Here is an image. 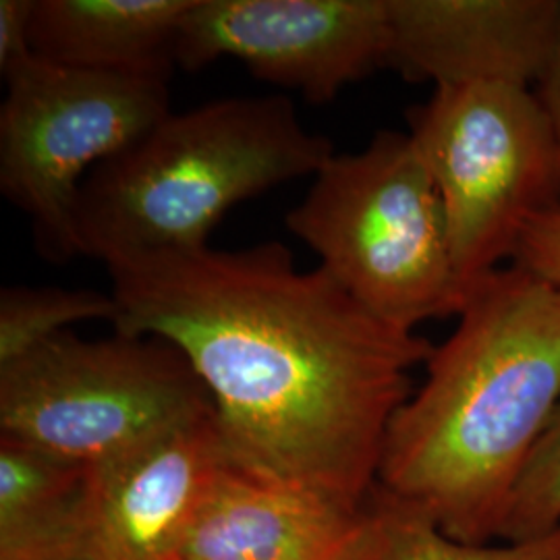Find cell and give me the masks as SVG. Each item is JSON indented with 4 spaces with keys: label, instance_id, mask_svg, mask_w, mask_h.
Returning <instances> with one entry per match:
<instances>
[{
    "label": "cell",
    "instance_id": "15",
    "mask_svg": "<svg viewBox=\"0 0 560 560\" xmlns=\"http://www.w3.org/2000/svg\"><path fill=\"white\" fill-rule=\"evenodd\" d=\"M113 293L55 287H4L0 291V365L83 320L115 322Z\"/></svg>",
    "mask_w": 560,
    "mask_h": 560
},
{
    "label": "cell",
    "instance_id": "9",
    "mask_svg": "<svg viewBox=\"0 0 560 560\" xmlns=\"http://www.w3.org/2000/svg\"><path fill=\"white\" fill-rule=\"evenodd\" d=\"M229 457L217 413L88 469L62 560H173Z\"/></svg>",
    "mask_w": 560,
    "mask_h": 560
},
{
    "label": "cell",
    "instance_id": "18",
    "mask_svg": "<svg viewBox=\"0 0 560 560\" xmlns=\"http://www.w3.org/2000/svg\"><path fill=\"white\" fill-rule=\"evenodd\" d=\"M36 0H0V71L34 57L32 20Z\"/></svg>",
    "mask_w": 560,
    "mask_h": 560
},
{
    "label": "cell",
    "instance_id": "11",
    "mask_svg": "<svg viewBox=\"0 0 560 560\" xmlns=\"http://www.w3.org/2000/svg\"><path fill=\"white\" fill-rule=\"evenodd\" d=\"M374 532V504L345 511L229 463L191 521L179 559L365 560Z\"/></svg>",
    "mask_w": 560,
    "mask_h": 560
},
{
    "label": "cell",
    "instance_id": "13",
    "mask_svg": "<svg viewBox=\"0 0 560 560\" xmlns=\"http://www.w3.org/2000/svg\"><path fill=\"white\" fill-rule=\"evenodd\" d=\"M88 467L0 439V560H62Z\"/></svg>",
    "mask_w": 560,
    "mask_h": 560
},
{
    "label": "cell",
    "instance_id": "19",
    "mask_svg": "<svg viewBox=\"0 0 560 560\" xmlns=\"http://www.w3.org/2000/svg\"><path fill=\"white\" fill-rule=\"evenodd\" d=\"M540 92H538V98H540L550 122H552V131H555V138H557V148H559V164H560V55L555 67L550 69V73L546 75V80L541 81ZM560 208V203H559Z\"/></svg>",
    "mask_w": 560,
    "mask_h": 560
},
{
    "label": "cell",
    "instance_id": "14",
    "mask_svg": "<svg viewBox=\"0 0 560 560\" xmlns=\"http://www.w3.org/2000/svg\"><path fill=\"white\" fill-rule=\"evenodd\" d=\"M376 532L365 560H560V527L504 546L465 544L444 536L432 521L386 501L374 488Z\"/></svg>",
    "mask_w": 560,
    "mask_h": 560
},
{
    "label": "cell",
    "instance_id": "4",
    "mask_svg": "<svg viewBox=\"0 0 560 560\" xmlns=\"http://www.w3.org/2000/svg\"><path fill=\"white\" fill-rule=\"evenodd\" d=\"M287 229L320 256L340 287L400 330L459 316L457 275L436 183L409 133L381 131L353 154H332Z\"/></svg>",
    "mask_w": 560,
    "mask_h": 560
},
{
    "label": "cell",
    "instance_id": "8",
    "mask_svg": "<svg viewBox=\"0 0 560 560\" xmlns=\"http://www.w3.org/2000/svg\"><path fill=\"white\" fill-rule=\"evenodd\" d=\"M388 48L386 0H194L175 65L240 60L254 78L326 104L386 67Z\"/></svg>",
    "mask_w": 560,
    "mask_h": 560
},
{
    "label": "cell",
    "instance_id": "17",
    "mask_svg": "<svg viewBox=\"0 0 560 560\" xmlns=\"http://www.w3.org/2000/svg\"><path fill=\"white\" fill-rule=\"evenodd\" d=\"M511 260L529 275L560 287V208L529 219Z\"/></svg>",
    "mask_w": 560,
    "mask_h": 560
},
{
    "label": "cell",
    "instance_id": "1",
    "mask_svg": "<svg viewBox=\"0 0 560 560\" xmlns=\"http://www.w3.org/2000/svg\"><path fill=\"white\" fill-rule=\"evenodd\" d=\"M115 330L177 347L243 474L363 511L411 372L434 347L361 307L324 268L260 243L106 264Z\"/></svg>",
    "mask_w": 560,
    "mask_h": 560
},
{
    "label": "cell",
    "instance_id": "6",
    "mask_svg": "<svg viewBox=\"0 0 560 560\" xmlns=\"http://www.w3.org/2000/svg\"><path fill=\"white\" fill-rule=\"evenodd\" d=\"M407 120L441 194L455 268L469 289L513 258L532 217L559 208L552 122L538 94L506 83L439 85Z\"/></svg>",
    "mask_w": 560,
    "mask_h": 560
},
{
    "label": "cell",
    "instance_id": "20",
    "mask_svg": "<svg viewBox=\"0 0 560 560\" xmlns=\"http://www.w3.org/2000/svg\"><path fill=\"white\" fill-rule=\"evenodd\" d=\"M173 560H183V559H179V557H177V559H173Z\"/></svg>",
    "mask_w": 560,
    "mask_h": 560
},
{
    "label": "cell",
    "instance_id": "7",
    "mask_svg": "<svg viewBox=\"0 0 560 560\" xmlns=\"http://www.w3.org/2000/svg\"><path fill=\"white\" fill-rule=\"evenodd\" d=\"M2 78L0 191L32 219L48 260L75 258L81 183L173 113L168 80L69 69L36 55Z\"/></svg>",
    "mask_w": 560,
    "mask_h": 560
},
{
    "label": "cell",
    "instance_id": "10",
    "mask_svg": "<svg viewBox=\"0 0 560 560\" xmlns=\"http://www.w3.org/2000/svg\"><path fill=\"white\" fill-rule=\"evenodd\" d=\"M388 67L439 85H540L560 55V0H386Z\"/></svg>",
    "mask_w": 560,
    "mask_h": 560
},
{
    "label": "cell",
    "instance_id": "12",
    "mask_svg": "<svg viewBox=\"0 0 560 560\" xmlns=\"http://www.w3.org/2000/svg\"><path fill=\"white\" fill-rule=\"evenodd\" d=\"M194 0H36L32 48L69 69L168 80Z\"/></svg>",
    "mask_w": 560,
    "mask_h": 560
},
{
    "label": "cell",
    "instance_id": "2",
    "mask_svg": "<svg viewBox=\"0 0 560 560\" xmlns=\"http://www.w3.org/2000/svg\"><path fill=\"white\" fill-rule=\"evenodd\" d=\"M390 421L376 492L465 544L499 538L560 402V287L520 266L476 280L455 332Z\"/></svg>",
    "mask_w": 560,
    "mask_h": 560
},
{
    "label": "cell",
    "instance_id": "3",
    "mask_svg": "<svg viewBox=\"0 0 560 560\" xmlns=\"http://www.w3.org/2000/svg\"><path fill=\"white\" fill-rule=\"evenodd\" d=\"M332 154L280 94L171 113L81 183L78 256L113 264L200 249L235 203L314 177Z\"/></svg>",
    "mask_w": 560,
    "mask_h": 560
},
{
    "label": "cell",
    "instance_id": "16",
    "mask_svg": "<svg viewBox=\"0 0 560 560\" xmlns=\"http://www.w3.org/2000/svg\"><path fill=\"white\" fill-rule=\"evenodd\" d=\"M560 527V402L521 469L499 538L527 540Z\"/></svg>",
    "mask_w": 560,
    "mask_h": 560
},
{
    "label": "cell",
    "instance_id": "5",
    "mask_svg": "<svg viewBox=\"0 0 560 560\" xmlns=\"http://www.w3.org/2000/svg\"><path fill=\"white\" fill-rule=\"evenodd\" d=\"M214 416L191 363L166 340L60 332L0 365V430L96 467Z\"/></svg>",
    "mask_w": 560,
    "mask_h": 560
}]
</instances>
